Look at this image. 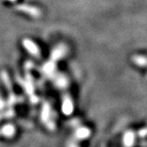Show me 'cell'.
<instances>
[{
	"mask_svg": "<svg viewBox=\"0 0 147 147\" xmlns=\"http://www.w3.org/2000/svg\"><path fill=\"white\" fill-rule=\"evenodd\" d=\"M63 111H64L67 114L70 113L72 112V103L69 100H67L63 104Z\"/></svg>",
	"mask_w": 147,
	"mask_h": 147,
	"instance_id": "6da1fadb",
	"label": "cell"
},
{
	"mask_svg": "<svg viewBox=\"0 0 147 147\" xmlns=\"http://www.w3.org/2000/svg\"><path fill=\"white\" fill-rule=\"evenodd\" d=\"M89 135H90V131L86 129H81L76 134V136L80 138H85Z\"/></svg>",
	"mask_w": 147,
	"mask_h": 147,
	"instance_id": "7a4b0ae2",
	"label": "cell"
},
{
	"mask_svg": "<svg viewBox=\"0 0 147 147\" xmlns=\"http://www.w3.org/2000/svg\"><path fill=\"white\" fill-rule=\"evenodd\" d=\"M132 143H133V136L131 133H128L125 138V144L127 145H131Z\"/></svg>",
	"mask_w": 147,
	"mask_h": 147,
	"instance_id": "3957f363",
	"label": "cell"
}]
</instances>
